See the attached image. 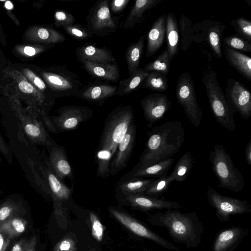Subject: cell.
I'll list each match as a JSON object with an SVG mask.
<instances>
[{"label": "cell", "instance_id": "obj_1", "mask_svg": "<svg viewBox=\"0 0 251 251\" xmlns=\"http://www.w3.org/2000/svg\"><path fill=\"white\" fill-rule=\"evenodd\" d=\"M185 134L181 122L177 121L153 128L148 132L145 150L135 167H145L171 158L181 148Z\"/></svg>", "mask_w": 251, "mask_h": 251}, {"label": "cell", "instance_id": "obj_2", "mask_svg": "<svg viewBox=\"0 0 251 251\" xmlns=\"http://www.w3.org/2000/svg\"><path fill=\"white\" fill-rule=\"evenodd\" d=\"M150 223L166 228L175 242L183 244L187 249L197 248L201 241L204 227L197 213H181L178 209H166L149 216Z\"/></svg>", "mask_w": 251, "mask_h": 251}, {"label": "cell", "instance_id": "obj_3", "mask_svg": "<svg viewBox=\"0 0 251 251\" xmlns=\"http://www.w3.org/2000/svg\"><path fill=\"white\" fill-rule=\"evenodd\" d=\"M209 158L212 172L218 180V187L234 192H241L245 185L243 176L234 165L225 148L222 145H215Z\"/></svg>", "mask_w": 251, "mask_h": 251}, {"label": "cell", "instance_id": "obj_4", "mask_svg": "<svg viewBox=\"0 0 251 251\" xmlns=\"http://www.w3.org/2000/svg\"><path fill=\"white\" fill-rule=\"evenodd\" d=\"M210 109L216 121L230 132L235 130V112L231 108L218 81L214 70L205 73L202 78Z\"/></svg>", "mask_w": 251, "mask_h": 251}, {"label": "cell", "instance_id": "obj_5", "mask_svg": "<svg viewBox=\"0 0 251 251\" xmlns=\"http://www.w3.org/2000/svg\"><path fill=\"white\" fill-rule=\"evenodd\" d=\"M133 121V111L130 106L114 109L105 122L99 148L109 150L113 156Z\"/></svg>", "mask_w": 251, "mask_h": 251}, {"label": "cell", "instance_id": "obj_6", "mask_svg": "<svg viewBox=\"0 0 251 251\" xmlns=\"http://www.w3.org/2000/svg\"><path fill=\"white\" fill-rule=\"evenodd\" d=\"M11 108L19 119L24 131L28 139L35 144L46 147L49 151L56 145L50 137L42 122L37 119V113L23 108L18 98L10 97Z\"/></svg>", "mask_w": 251, "mask_h": 251}, {"label": "cell", "instance_id": "obj_7", "mask_svg": "<svg viewBox=\"0 0 251 251\" xmlns=\"http://www.w3.org/2000/svg\"><path fill=\"white\" fill-rule=\"evenodd\" d=\"M41 75L47 85L59 97L76 96L82 88L77 76L64 67L44 70Z\"/></svg>", "mask_w": 251, "mask_h": 251}, {"label": "cell", "instance_id": "obj_8", "mask_svg": "<svg viewBox=\"0 0 251 251\" xmlns=\"http://www.w3.org/2000/svg\"><path fill=\"white\" fill-rule=\"evenodd\" d=\"M176 96L191 124L198 127L201 124L202 111L198 104L194 83L189 73H184L179 76Z\"/></svg>", "mask_w": 251, "mask_h": 251}, {"label": "cell", "instance_id": "obj_9", "mask_svg": "<svg viewBox=\"0 0 251 251\" xmlns=\"http://www.w3.org/2000/svg\"><path fill=\"white\" fill-rule=\"evenodd\" d=\"M87 29L92 34L103 37L114 32L118 18L112 16L109 1H98L90 9L87 17Z\"/></svg>", "mask_w": 251, "mask_h": 251}, {"label": "cell", "instance_id": "obj_10", "mask_svg": "<svg viewBox=\"0 0 251 251\" xmlns=\"http://www.w3.org/2000/svg\"><path fill=\"white\" fill-rule=\"evenodd\" d=\"M206 196L215 209L217 219L222 222L229 221L231 215L251 213V206L247 201L222 195L210 186L207 188Z\"/></svg>", "mask_w": 251, "mask_h": 251}, {"label": "cell", "instance_id": "obj_11", "mask_svg": "<svg viewBox=\"0 0 251 251\" xmlns=\"http://www.w3.org/2000/svg\"><path fill=\"white\" fill-rule=\"evenodd\" d=\"M226 97L232 110L247 120L251 115V95L249 89L234 79H227Z\"/></svg>", "mask_w": 251, "mask_h": 251}, {"label": "cell", "instance_id": "obj_12", "mask_svg": "<svg viewBox=\"0 0 251 251\" xmlns=\"http://www.w3.org/2000/svg\"><path fill=\"white\" fill-rule=\"evenodd\" d=\"M109 210L118 221L135 234L151 240L167 250H178L175 245L127 214L111 207Z\"/></svg>", "mask_w": 251, "mask_h": 251}, {"label": "cell", "instance_id": "obj_13", "mask_svg": "<svg viewBox=\"0 0 251 251\" xmlns=\"http://www.w3.org/2000/svg\"><path fill=\"white\" fill-rule=\"evenodd\" d=\"M58 115L51 120L56 131L71 130L93 115V110L87 107L65 105L58 110Z\"/></svg>", "mask_w": 251, "mask_h": 251}, {"label": "cell", "instance_id": "obj_14", "mask_svg": "<svg viewBox=\"0 0 251 251\" xmlns=\"http://www.w3.org/2000/svg\"><path fill=\"white\" fill-rule=\"evenodd\" d=\"M140 104L148 122V127H151L164 117L170 109L172 103L164 94L154 93L146 96L141 100Z\"/></svg>", "mask_w": 251, "mask_h": 251}, {"label": "cell", "instance_id": "obj_15", "mask_svg": "<svg viewBox=\"0 0 251 251\" xmlns=\"http://www.w3.org/2000/svg\"><path fill=\"white\" fill-rule=\"evenodd\" d=\"M193 27L200 29V31L193 30V32H201L200 34H194V39L202 35L197 42H200L201 40V42L207 41L215 55L219 58H222L221 45L226 26L220 22L205 20L201 23L196 24Z\"/></svg>", "mask_w": 251, "mask_h": 251}, {"label": "cell", "instance_id": "obj_16", "mask_svg": "<svg viewBox=\"0 0 251 251\" xmlns=\"http://www.w3.org/2000/svg\"><path fill=\"white\" fill-rule=\"evenodd\" d=\"M136 129L135 124L132 122L118 145L116 154L110 164L109 174L112 176L117 175L126 166L135 143Z\"/></svg>", "mask_w": 251, "mask_h": 251}, {"label": "cell", "instance_id": "obj_17", "mask_svg": "<svg viewBox=\"0 0 251 251\" xmlns=\"http://www.w3.org/2000/svg\"><path fill=\"white\" fill-rule=\"evenodd\" d=\"M130 204L137 208L145 210L162 209H178L184 208L179 203L164 198H157L145 195L136 194L125 196Z\"/></svg>", "mask_w": 251, "mask_h": 251}, {"label": "cell", "instance_id": "obj_18", "mask_svg": "<svg viewBox=\"0 0 251 251\" xmlns=\"http://www.w3.org/2000/svg\"><path fill=\"white\" fill-rule=\"evenodd\" d=\"M246 235L241 226H234L220 231L213 242L212 251H233Z\"/></svg>", "mask_w": 251, "mask_h": 251}, {"label": "cell", "instance_id": "obj_19", "mask_svg": "<svg viewBox=\"0 0 251 251\" xmlns=\"http://www.w3.org/2000/svg\"><path fill=\"white\" fill-rule=\"evenodd\" d=\"M24 36L29 42L47 44L60 43L66 40V37L55 29L39 25L29 27Z\"/></svg>", "mask_w": 251, "mask_h": 251}, {"label": "cell", "instance_id": "obj_20", "mask_svg": "<svg viewBox=\"0 0 251 251\" xmlns=\"http://www.w3.org/2000/svg\"><path fill=\"white\" fill-rule=\"evenodd\" d=\"M49 163L57 177L63 180L68 177L74 179L71 166L63 148L55 145L49 150Z\"/></svg>", "mask_w": 251, "mask_h": 251}, {"label": "cell", "instance_id": "obj_21", "mask_svg": "<svg viewBox=\"0 0 251 251\" xmlns=\"http://www.w3.org/2000/svg\"><path fill=\"white\" fill-rule=\"evenodd\" d=\"M42 171L49 186L52 200L58 201L62 203L69 200L72 195V189L57 177L49 162L47 163L46 168L42 169Z\"/></svg>", "mask_w": 251, "mask_h": 251}, {"label": "cell", "instance_id": "obj_22", "mask_svg": "<svg viewBox=\"0 0 251 251\" xmlns=\"http://www.w3.org/2000/svg\"><path fill=\"white\" fill-rule=\"evenodd\" d=\"M118 86L106 84H90L82 87L76 97L93 102H102L115 95Z\"/></svg>", "mask_w": 251, "mask_h": 251}, {"label": "cell", "instance_id": "obj_23", "mask_svg": "<svg viewBox=\"0 0 251 251\" xmlns=\"http://www.w3.org/2000/svg\"><path fill=\"white\" fill-rule=\"evenodd\" d=\"M77 58L81 61H88L97 63H113L116 61L112 52L106 48L86 45L76 50Z\"/></svg>", "mask_w": 251, "mask_h": 251}, {"label": "cell", "instance_id": "obj_24", "mask_svg": "<svg viewBox=\"0 0 251 251\" xmlns=\"http://www.w3.org/2000/svg\"><path fill=\"white\" fill-rule=\"evenodd\" d=\"M166 14L158 17L153 23L147 36L146 55L151 57L162 46L165 37Z\"/></svg>", "mask_w": 251, "mask_h": 251}, {"label": "cell", "instance_id": "obj_25", "mask_svg": "<svg viewBox=\"0 0 251 251\" xmlns=\"http://www.w3.org/2000/svg\"><path fill=\"white\" fill-rule=\"evenodd\" d=\"M83 68L92 76L108 81L116 82L120 76V71L117 64L97 63L88 61L81 62Z\"/></svg>", "mask_w": 251, "mask_h": 251}, {"label": "cell", "instance_id": "obj_26", "mask_svg": "<svg viewBox=\"0 0 251 251\" xmlns=\"http://www.w3.org/2000/svg\"><path fill=\"white\" fill-rule=\"evenodd\" d=\"M174 159L169 158L167 159L142 167H136L123 177H160L167 175L169 170L171 168Z\"/></svg>", "mask_w": 251, "mask_h": 251}, {"label": "cell", "instance_id": "obj_27", "mask_svg": "<svg viewBox=\"0 0 251 251\" xmlns=\"http://www.w3.org/2000/svg\"><path fill=\"white\" fill-rule=\"evenodd\" d=\"M224 52L230 66L246 79L251 81V58L226 47H225Z\"/></svg>", "mask_w": 251, "mask_h": 251}, {"label": "cell", "instance_id": "obj_28", "mask_svg": "<svg viewBox=\"0 0 251 251\" xmlns=\"http://www.w3.org/2000/svg\"><path fill=\"white\" fill-rule=\"evenodd\" d=\"M165 37L167 41L166 49L172 60L178 53L179 42L178 23L173 12L166 14Z\"/></svg>", "mask_w": 251, "mask_h": 251}, {"label": "cell", "instance_id": "obj_29", "mask_svg": "<svg viewBox=\"0 0 251 251\" xmlns=\"http://www.w3.org/2000/svg\"><path fill=\"white\" fill-rule=\"evenodd\" d=\"M163 0H137L131 8L124 22V29L132 28L144 19L146 11L150 10Z\"/></svg>", "mask_w": 251, "mask_h": 251}, {"label": "cell", "instance_id": "obj_30", "mask_svg": "<svg viewBox=\"0 0 251 251\" xmlns=\"http://www.w3.org/2000/svg\"><path fill=\"white\" fill-rule=\"evenodd\" d=\"M153 180L152 178L123 177L117 183L116 188L125 196L136 194H144Z\"/></svg>", "mask_w": 251, "mask_h": 251}, {"label": "cell", "instance_id": "obj_31", "mask_svg": "<svg viewBox=\"0 0 251 251\" xmlns=\"http://www.w3.org/2000/svg\"><path fill=\"white\" fill-rule=\"evenodd\" d=\"M148 73L140 67L135 70L129 75V77L124 79L119 82L115 95H126L135 91L143 83Z\"/></svg>", "mask_w": 251, "mask_h": 251}, {"label": "cell", "instance_id": "obj_32", "mask_svg": "<svg viewBox=\"0 0 251 251\" xmlns=\"http://www.w3.org/2000/svg\"><path fill=\"white\" fill-rule=\"evenodd\" d=\"M145 37V35L141 36L136 43L131 44L126 50V59L129 75L139 68Z\"/></svg>", "mask_w": 251, "mask_h": 251}, {"label": "cell", "instance_id": "obj_33", "mask_svg": "<svg viewBox=\"0 0 251 251\" xmlns=\"http://www.w3.org/2000/svg\"><path fill=\"white\" fill-rule=\"evenodd\" d=\"M194 159L190 152L187 151L177 161L171 173L174 181L181 182L188 177L193 167Z\"/></svg>", "mask_w": 251, "mask_h": 251}, {"label": "cell", "instance_id": "obj_34", "mask_svg": "<svg viewBox=\"0 0 251 251\" xmlns=\"http://www.w3.org/2000/svg\"><path fill=\"white\" fill-rule=\"evenodd\" d=\"M27 225V221L20 216L10 218L0 225V232L11 239L24 233Z\"/></svg>", "mask_w": 251, "mask_h": 251}, {"label": "cell", "instance_id": "obj_35", "mask_svg": "<svg viewBox=\"0 0 251 251\" xmlns=\"http://www.w3.org/2000/svg\"><path fill=\"white\" fill-rule=\"evenodd\" d=\"M143 87L151 91L164 92L168 87L166 75L156 72L151 71L143 82Z\"/></svg>", "mask_w": 251, "mask_h": 251}, {"label": "cell", "instance_id": "obj_36", "mask_svg": "<svg viewBox=\"0 0 251 251\" xmlns=\"http://www.w3.org/2000/svg\"><path fill=\"white\" fill-rule=\"evenodd\" d=\"M24 207L20 202L9 199L0 205V225L11 218L24 214Z\"/></svg>", "mask_w": 251, "mask_h": 251}, {"label": "cell", "instance_id": "obj_37", "mask_svg": "<svg viewBox=\"0 0 251 251\" xmlns=\"http://www.w3.org/2000/svg\"><path fill=\"white\" fill-rule=\"evenodd\" d=\"M181 34V50H186L194 40V33L191 20L186 15L181 16L178 23Z\"/></svg>", "mask_w": 251, "mask_h": 251}, {"label": "cell", "instance_id": "obj_38", "mask_svg": "<svg viewBox=\"0 0 251 251\" xmlns=\"http://www.w3.org/2000/svg\"><path fill=\"white\" fill-rule=\"evenodd\" d=\"M171 60L166 49L154 60L147 64L143 70L147 72L156 71L166 75L169 72Z\"/></svg>", "mask_w": 251, "mask_h": 251}, {"label": "cell", "instance_id": "obj_39", "mask_svg": "<svg viewBox=\"0 0 251 251\" xmlns=\"http://www.w3.org/2000/svg\"><path fill=\"white\" fill-rule=\"evenodd\" d=\"M173 181H174V180L171 174L158 177L156 179H154L144 194L151 197H160L168 190Z\"/></svg>", "mask_w": 251, "mask_h": 251}, {"label": "cell", "instance_id": "obj_40", "mask_svg": "<svg viewBox=\"0 0 251 251\" xmlns=\"http://www.w3.org/2000/svg\"><path fill=\"white\" fill-rule=\"evenodd\" d=\"M113 156L112 152L108 149L99 148L97 152V176L105 178L109 176L110 160Z\"/></svg>", "mask_w": 251, "mask_h": 251}, {"label": "cell", "instance_id": "obj_41", "mask_svg": "<svg viewBox=\"0 0 251 251\" xmlns=\"http://www.w3.org/2000/svg\"><path fill=\"white\" fill-rule=\"evenodd\" d=\"M223 40L225 47L245 52H251V42L237 34L224 37Z\"/></svg>", "mask_w": 251, "mask_h": 251}, {"label": "cell", "instance_id": "obj_42", "mask_svg": "<svg viewBox=\"0 0 251 251\" xmlns=\"http://www.w3.org/2000/svg\"><path fill=\"white\" fill-rule=\"evenodd\" d=\"M230 24L237 32V34L251 42V22L243 17L233 19Z\"/></svg>", "mask_w": 251, "mask_h": 251}, {"label": "cell", "instance_id": "obj_43", "mask_svg": "<svg viewBox=\"0 0 251 251\" xmlns=\"http://www.w3.org/2000/svg\"><path fill=\"white\" fill-rule=\"evenodd\" d=\"M66 32L78 40L91 37L92 34L88 29L79 24L71 25L63 27Z\"/></svg>", "mask_w": 251, "mask_h": 251}, {"label": "cell", "instance_id": "obj_44", "mask_svg": "<svg viewBox=\"0 0 251 251\" xmlns=\"http://www.w3.org/2000/svg\"><path fill=\"white\" fill-rule=\"evenodd\" d=\"M21 72L30 83L45 94L47 85L43 79L28 68L22 69Z\"/></svg>", "mask_w": 251, "mask_h": 251}, {"label": "cell", "instance_id": "obj_45", "mask_svg": "<svg viewBox=\"0 0 251 251\" xmlns=\"http://www.w3.org/2000/svg\"><path fill=\"white\" fill-rule=\"evenodd\" d=\"M89 216L91 225L92 234L96 240L100 242L103 239L104 227L95 213L91 212Z\"/></svg>", "mask_w": 251, "mask_h": 251}, {"label": "cell", "instance_id": "obj_46", "mask_svg": "<svg viewBox=\"0 0 251 251\" xmlns=\"http://www.w3.org/2000/svg\"><path fill=\"white\" fill-rule=\"evenodd\" d=\"M54 24L57 27H62L73 25L75 22L74 16L62 10H57L54 13Z\"/></svg>", "mask_w": 251, "mask_h": 251}, {"label": "cell", "instance_id": "obj_47", "mask_svg": "<svg viewBox=\"0 0 251 251\" xmlns=\"http://www.w3.org/2000/svg\"><path fill=\"white\" fill-rule=\"evenodd\" d=\"M54 211L58 223L61 224V226L66 227L67 225V216L66 208L62 202L53 200Z\"/></svg>", "mask_w": 251, "mask_h": 251}, {"label": "cell", "instance_id": "obj_48", "mask_svg": "<svg viewBox=\"0 0 251 251\" xmlns=\"http://www.w3.org/2000/svg\"><path fill=\"white\" fill-rule=\"evenodd\" d=\"M53 251H76L75 242L71 237H64L55 245Z\"/></svg>", "mask_w": 251, "mask_h": 251}, {"label": "cell", "instance_id": "obj_49", "mask_svg": "<svg viewBox=\"0 0 251 251\" xmlns=\"http://www.w3.org/2000/svg\"><path fill=\"white\" fill-rule=\"evenodd\" d=\"M19 52L27 56H33L45 50V47L39 46L37 47L24 46L20 47Z\"/></svg>", "mask_w": 251, "mask_h": 251}, {"label": "cell", "instance_id": "obj_50", "mask_svg": "<svg viewBox=\"0 0 251 251\" xmlns=\"http://www.w3.org/2000/svg\"><path fill=\"white\" fill-rule=\"evenodd\" d=\"M130 0H114L111 2L110 10L115 13L122 11L127 5Z\"/></svg>", "mask_w": 251, "mask_h": 251}, {"label": "cell", "instance_id": "obj_51", "mask_svg": "<svg viewBox=\"0 0 251 251\" xmlns=\"http://www.w3.org/2000/svg\"><path fill=\"white\" fill-rule=\"evenodd\" d=\"M0 153L5 156L8 160L11 159L10 151L6 143L0 134Z\"/></svg>", "mask_w": 251, "mask_h": 251}, {"label": "cell", "instance_id": "obj_52", "mask_svg": "<svg viewBox=\"0 0 251 251\" xmlns=\"http://www.w3.org/2000/svg\"><path fill=\"white\" fill-rule=\"evenodd\" d=\"M11 238L0 232V251H5L9 245Z\"/></svg>", "mask_w": 251, "mask_h": 251}, {"label": "cell", "instance_id": "obj_53", "mask_svg": "<svg viewBox=\"0 0 251 251\" xmlns=\"http://www.w3.org/2000/svg\"><path fill=\"white\" fill-rule=\"evenodd\" d=\"M27 242L28 240L25 239L19 240L15 243L10 251H25Z\"/></svg>", "mask_w": 251, "mask_h": 251}, {"label": "cell", "instance_id": "obj_54", "mask_svg": "<svg viewBox=\"0 0 251 251\" xmlns=\"http://www.w3.org/2000/svg\"><path fill=\"white\" fill-rule=\"evenodd\" d=\"M37 243V237L35 236H33L28 240L27 244L25 251H35Z\"/></svg>", "mask_w": 251, "mask_h": 251}, {"label": "cell", "instance_id": "obj_55", "mask_svg": "<svg viewBox=\"0 0 251 251\" xmlns=\"http://www.w3.org/2000/svg\"><path fill=\"white\" fill-rule=\"evenodd\" d=\"M245 153L246 162L251 166V139L249 140L246 146Z\"/></svg>", "mask_w": 251, "mask_h": 251}, {"label": "cell", "instance_id": "obj_56", "mask_svg": "<svg viewBox=\"0 0 251 251\" xmlns=\"http://www.w3.org/2000/svg\"><path fill=\"white\" fill-rule=\"evenodd\" d=\"M0 42L4 46H6V40L3 28L0 23Z\"/></svg>", "mask_w": 251, "mask_h": 251}, {"label": "cell", "instance_id": "obj_57", "mask_svg": "<svg viewBox=\"0 0 251 251\" xmlns=\"http://www.w3.org/2000/svg\"><path fill=\"white\" fill-rule=\"evenodd\" d=\"M7 12L8 16L10 17V18L14 21L15 24H16L17 25H19L20 23L18 20L17 18L15 16V15L8 9L7 10Z\"/></svg>", "mask_w": 251, "mask_h": 251}, {"label": "cell", "instance_id": "obj_58", "mask_svg": "<svg viewBox=\"0 0 251 251\" xmlns=\"http://www.w3.org/2000/svg\"></svg>", "mask_w": 251, "mask_h": 251}]
</instances>
